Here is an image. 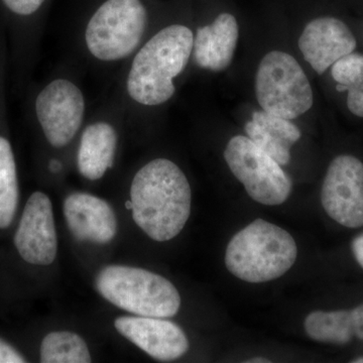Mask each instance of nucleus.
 Wrapping results in <instances>:
<instances>
[{
    "instance_id": "a211bd4d",
    "label": "nucleus",
    "mask_w": 363,
    "mask_h": 363,
    "mask_svg": "<svg viewBox=\"0 0 363 363\" xmlns=\"http://www.w3.org/2000/svg\"><path fill=\"white\" fill-rule=\"evenodd\" d=\"M18 198L20 189L13 147L6 138L0 135V229L13 223Z\"/></svg>"
},
{
    "instance_id": "4468645a",
    "label": "nucleus",
    "mask_w": 363,
    "mask_h": 363,
    "mask_svg": "<svg viewBox=\"0 0 363 363\" xmlns=\"http://www.w3.org/2000/svg\"><path fill=\"white\" fill-rule=\"evenodd\" d=\"M238 35V21L233 14H219L211 25L199 28L196 33V64L205 70H225L233 62Z\"/></svg>"
},
{
    "instance_id": "0eeeda50",
    "label": "nucleus",
    "mask_w": 363,
    "mask_h": 363,
    "mask_svg": "<svg viewBox=\"0 0 363 363\" xmlns=\"http://www.w3.org/2000/svg\"><path fill=\"white\" fill-rule=\"evenodd\" d=\"M231 173L245 186L248 196L267 206L285 203L292 193V181L281 164L247 136H233L224 150Z\"/></svg>"
},
{
    "instance_id": "412c9836",
    "label": "nucleus",
    "mask_w": 363,
    "mask_h": 363,
    "mask_svg": "<svg viewBox=\"0 0 363 363\" xmlns=\"http://www.w3.org/2000/svg\"><path fill=\"white\" fill-rule=\"evenodd\" d=\"M346 91L348 109L354 116L363 117V81L348 86Z\"/></svg>"
},
{
    "instance_id": "6e6552de",
    "label": "nucleus",
    "mask_w": 363,
    "mask_h": 363,
    "mask_svg": "<svg viewBox=\"0 0 363 363\" xmlns=\"http://www.w3.org/2000/svg\"><path fill=\"white\" fill-rule=\"evenodd\" d=\"M35 114L50 145L64 147L77 135L85 114L82 91L68 79H56L35 99Z\"/></svg>"
},
{
    "instance_id": "ddd939ff",
    "label": "nucleus",
    "mask_w": 363,
    "mask_h": 363,
    "mask_svg": "<svg viewBox=\"0 0 363 363\" xmlns=\"http://www.w3.org/2000/svg\"><path fill=\"white\" fill-rule=\"evenodd\" d=\"M63 213L69 230L78 241L106 245L116 238V215L111 205L97 196L83 192L69 195Z\"/></svg>"
},
{
    "instance_id": "423d86ee",
    "label": "nucleus",
    "mask_w": 363,
    "mask_h": 363,
    "mask_svg": "<svg viewBox=\"0 0 363 363\" xmlns=\"http://www.w3.org/2000/svg\"><path fill=\"white\" fill-rule=\"evenodd\" d=\"M255 94L262 111L289 121L309 111L314 102L302 67L293 56L281 51L269 52L260 62Z\"/></svg>"
},
{
    "instance_id": "b1692460",
    "label": "nucleus",
    "mask_w": 363,
    "mask_h": 363,
    "mask_svg": "<svg viewBox=\"0 0 363 363\" xmlns=\"http://www.w3.org/2000/svg\"><path fill=\"white\" fill-rule=\"evenodd\" d=\"M354 324V338L363 341V303L351 310Z\"/></svg>"
},
{
    "instance_id": "a878e982",
    "label": "nucleus",
    "mask_w": 363,
    "mask_h": 363,
    "mask_svg": "<svg viewBox=\"0 0 363 363\" xmlns=\"http://www.w3.org/2000/svg\"><path fill=\"white\" fill-rule=\"evenodd\" d=\"M50 169H51L52 172H58L59 169H61V164L57 161H52L51 164H50Z\"/></svg>"
},
{
    "instance_id": "f8f14e48",
    "label": "nucleus",
    "mask_w": 363,
    "mask_h": 363,
    "mask_svg": "<svg viewBox=\"0 0 363 363\" xmlns=\"http://www.w3.org/2000/svg\"><path fill=\"white\" fill-rule=\"evenodd\" d=\"M298 48L306 61L319 75L357 48V40L347 26L335 18H319L306 26Z\"/></svg>"
},
{
    "instance_id": "f3484780",
    "label": "nucleus",
    "mask_w": 363,
    "mask_h": 363,
    "mask_svg": "<svg viewBox=\"0 0 363 363\" xmlns=\"http://www.w3.org/2000/svg\"><path fill=\"white\" fill-rule=\"evenodd\" d=\"M304 328L307 335L317 342L345 345L354 338L351 310L310 313Z\"/></svg>"
},
{
    "instance_id": "dca6fc26",
    "label": "nucleus",
    "mask_w": 363,
    "mask_h": 363,
    "mask_svg": "<svg viewBox=\"0 0 363 363\" xmlns=\"http://www.w3.org/2000/svg\"><path fill=\"white\" fill-rule=\"evenodd\" d=\"M117 142V133L111 124L95 123L88 125L79 145V173L87 180H100L113 166Z\"/></svg>"
},
{
    "instance_id": "5701e85b",
    "label": "nucleus",
    "mask_w": 363,
    "mask_h": 363,
    "mask_svg": "<svg viewBox=\"0 0 363 363\" xmlns=\"http://www.w3.org/2000/svg\"><path fill=\"white\" fill-rule=\"evenodd\" d=\"M26 358L13 346L0 338V363H23Z\"/></svg>"
},
{
    "instance_id": "aec40b11",
    "label": "nucleus",
    "mask_w": 363,
    "mask_h": 363,
    "mask_svg": "<svg viewBox=\"0 0 363 363\" xmlns=\"http://www.w3.org/2000/svg\"><path fill=\"white\" fill-rule=\"evenodd\" d=\"M331 75L337 82L339 92L346 91V87L357 81H363V55L350 52L332 65Z\"/></svg>"
},
{
    "instance_id": "bb28decb",
    "label": "nucleus",
    "mask_w": 363,
    "mask_h": 363,
    "mask_svg": "<svg viewBox=\"0 0 363 363\" xmlns=\"http://www.w3.org/2000/svg\"><path fill=\"white\" fill-rule=\"evenodd\" d=\"M247 362H248V363H269L271 362H269V359H267V358L259 357V358H252V359H250Z\"/></svg>"
},
{
    "instance_id": "f03ea898",
    "label": "nucleus",
    "mask_w": 363,
    "mask_h": 363,
    "mask_svg": "<svg viewBox=\"0 0 363 363\" xmlns=\"http://www.w3.org/2000/svg\"><path fill=\"white\" fill-rule=\"evenodd\" d=\"M194 47V35L186 26L162 28L135 55L126 90L133 101L157 106L169 101L176 92L174 80L185 70Z\"/></svg>"
},
{
    "instance_id": "393cba45",
    "label": "nucleus",
    "mask_w": 363,
    "mask_h": 363,
    "mask_svg": "<svg viewBox=\"0 0 363 363\" xmlns=\"http://www.w3.org/2000/svg\"><path fill=\"white\" fill-rule=\"evenodd\" d=\"M351 250L357 264L363 269V233L353 238L351 242Z\"/></svg>"
},
{
    "instance_id": "9b49d317",
    "label": "nucleus",
    "mask_w": 363,
    "mask_h": 363,
    "mask_svg": "<svg viewBox=\"0 0 363 363\" xmlns=\"http://www.w3.org/2000/svg\"><path fill=\"white\" fill-rule=\"evenodd\" d=\"M117 332L160 362H173L189 350V340L179 325L164 318L118 317Z\"/></svg>"
},
{
    "instance_id": "f257e3e1",
    "label": "nucleus",
    "mask_w": 363,
    "mask_h": 363,
    "mask_svg": "<svg viewBox=\"0 0 363 363\" xmlns=\"http://www.w3.org/2000/svg\"><path fill=\"white\" fill-rule=\"evenodd\" d=\"M191 207L190 184L175 162L162 157L152 160L133 177V221L152 240L164 242L180 234L190 217Z\"/></svg>"
},
{
    "instance_id": "9d476101",
    "label": "nucleus",
    "mask_w": 363,
    "mask_h": 363,
    "mask_svg": "<svg viewBox=\"0 0 363 363\" xmlns=\"http://www.w3.org/2000/svg\"><path fill=\"white\" fill-rule=\"evenodd\" d=\"M14 245L21 259L35 266H50L58 253L54 211L49 196L30 195L14 234Z\"/></svg>"
},
{
    "instance_id": "20e7f679",
    "label": "nucleus",
    "mask_w": 363,
    "mask_h": 363,
    "mask_svg": "<svg viewBox=\"0 0 363 363\" xmlns=\"http://www.w3.org/2000/svg\"><path fill=\"white\" fill-rule=\"evenodd\" d=\"M95 289L105 300L135 316L172 318L181 307V296L168 279L156 272L128 266L104 267Z\"/></svg>"
},
{
    "instance_id": "7ed1b4c3",
    "label": "nucleus",
    "mask_w": 363,
    "mask_h": 363,
    "mask_svg": "<svg viewBox=\"0 0 363 363\" xmlns=\"http://www.w3.org/2000/svg\"><path fill=\"white\" fill-rule=\"evenodd\" d=\"M297 257V243L288 231L257 219L229 241L225 266L241 281L266 283L290 271Z\"/></svg>"
},
{
    "instance_id": "6ab92c4d",
    "label": "nucleus",
    "mask_w": 363,
    "mask_h": 363,
    "mask_svg": "<svg viewBox=\"0 0 363 363\" xmlns=\"http://www.w3.org/2000/svg\"><path fill=\"white\" fill-rule=\"evenodd\" d=\"M43 363H89V348L84 339L70 331H54L43 339L40 350Z\"/></svg>"
},
{
    "instance_id": "39448f33",
    "label": "nucleus",
    "mask_w": 363,
    "mask_h": 363,
    "mask_svg": "<svg viewBox=\"0 0 363 363\" xmlns=\"http://www.w3.org/2000/svg\"><path fill=\"white\" fill-rule=\"evenodd\" d=\"M147 23L140 0H106L86 26V47L99 61H121L142 42Z\"/></svg>"
},
{
    "instance_id": "1a4fd4ad",
    "label": "nucleus",
    "mask_w": 363,
    "mask_h": 363,
    "mask_svg": "<svg viewBox=\"0 0 363 363\" xmlns=\"http://www.w3.org/2000/svg\"><path fill=\"white\" fill-rule=\"evenodd\" d=\"M327 215L346 228L363 226V162L350 155L336 157L329 164L321 190Z\"/></svg>"
},
{
    "instance_id": "cd10ccee",
    "label": "nucleus",
    "mask_w": 363,
    "mask_h": 363,
    "mask_svg": "<svg viewBox=\"0 0 363 363\" xmlns=\"http://www.w3.org/2000/svg\"><path fill=\"white\" fill-rule=\"evenodd\" d=\"M352 363H363V357H355L354 359L351 360Z\"/></svg>"
},
{
    "instance_id": "2eb2a0df",
    "label": "nucleus",
    "mask_w": 363,
    "mask_h": 363,
    "mask_svg": "<svg viewBox=\"0 0 363 363\" xmlns=\"http://www.w3.org/2000/svg\"><path fill=\"white\" fill-rule=\"evenodd\" d=\"M245 130L247 138L281 166L289 164L291 147L302 136L300 128L291 121L264 111L253 112Z\"/></svg>"
},
{
    "instance_id": "4be33fe9",
    "label": "nucleus",
    "mask_w": 363,
    "mask_h": 363,
    "mask_svg": "<svg viewBox=\"0 0 363 363\" xmlns=\"http://www.w3.org/2000/svg\"><path fill=\"white\" fill-rule=\"evenodd\" d=\"M7 9L18 16H30L39 11L45 0H4Z\"/></svg>"
}]
</instances>
